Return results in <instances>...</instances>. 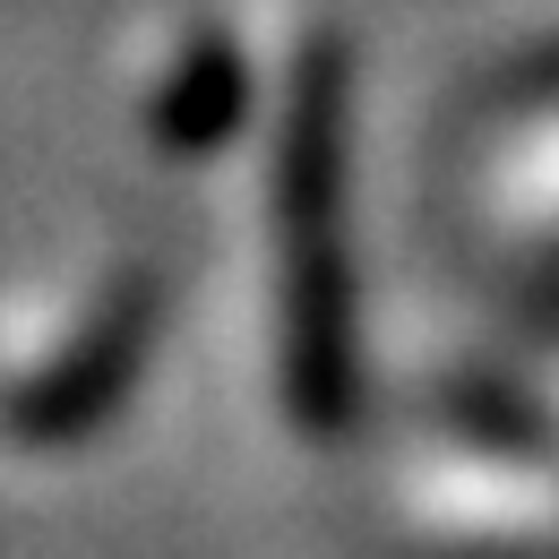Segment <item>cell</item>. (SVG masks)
<instances>
[{"label": "cell", "mask_w": 559, "mask_h": 559, "mask_svg": "<svg viewBox=\"0 0 559 559\" xmlns=\"http://www.w3.org/2000/svg\"><path fill=\"white\" fill-rule=\"evenodd\" d=\"M233 112H241V61H233V44H190L181 52V70L164 78L155 95H146V139H164L173 155H199L233 130Z\"/></svg>", "instance_id": "obj_2"}, {"label": "cell", "mask_w": 559, "mask_h": 559, "mask_svg": "<svg viewBox=\"0 0 559 559\" xmlns=\"http://www.w3.org/2000/svg\"><path fill=\"white\" fill-rule=\"evenodd\" d=\"M276 199H284V370H293L284 388L328 430L353 396L345 250H336V52H310L284 95Z\"/></svg>", "instance_id": "obj_1"}]
</instances>
